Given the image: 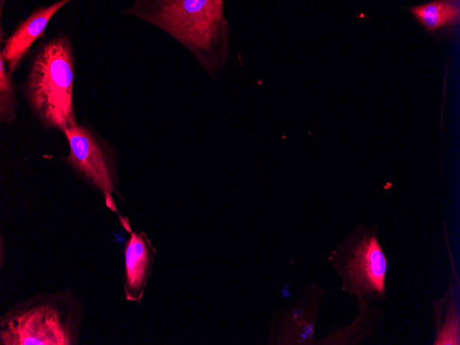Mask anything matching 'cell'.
I'll use <instances>...</instances> for the list:
<instances>
[{
  "instance_id": "6da1fadb",
  "label": "cell",
  "mask_w": 460,
  "mask_h": 345,
  "mask_svg": "<svg viewBox=\"0 0 460 345\" xmlns=\"http://www.w3.org/2000/svg\"><path fill=\"white\" fill-rule=\"evenodd\" d=\"M123 14L138 17L186 47L212 79L225 65L230 28L221 0H136Z\"/></svg>"
},
{
  "instance_id": "7a4b0ae2",
  "label": "cell",
  "mask_w": 460,
  "mask_h": 345,
  "mask_svg": "<svg viewBox=\"0 0 460 345\" xmlns=\"http://www.w3.org/2000/svg\"><path fill=\"white\" fill-rule=\"evenodd\" d=\"M74 78V51L67 34L59 33L34 48L20 90L43 127L64 132L78 125L73 106Z\"/></svg>"
},
{
  "instance_id": "3957f363",
  "label": "cell",
  "mask_w": 460,
  "mask_h": 345,
  "mask_svg": "<svg viewBox=\"0 0 460 345\" xmlns=\"http://www.w3.org/2000/svg\"><path fill=\"white\" fill-rule=\"evenodd\" d=\"M83 308L69 289L20 301L0 317V345H77Z\"/></svg>"
},
{
  "instance_id": "277c9868",
  "label": "cell",
  "mask_w": 460,
  "mask_h": 345,
  "mask_svg": "<svg viewBox=\"0 0 460 345\" xmlns=\"http://www.w3.org/2000/svg\"><path fill=\"white\" fill-rule=\"evenodd\" d=\"M63 133L70 147L66 163L103 194L107 207L122 220L112 196L118 192L114 155L109 144L84 125Z\"/></svg>"
},
{
  "instance_id": "5b68a950",
  "label": "cell",
  "mask_w": 460,
  "mask_h": 345,
  "mask_svg": "<svg viewBox=\"0 0 460 345\" xmlns=\"http://www.w3.org/2000/svg\"><path fill=\"white\" fill-rule=\"evenodd\" d=\"M342 267L352 291L384 293L386 260L375 236L365 235L358 240Z\"/></svg>"
},
{
  "instance_id": "8992f818",
  "label": "cell",
  "mask_w": 460,
  "mask_h": 345,
  "mask_svg": "<svg viewBox=\"0 0 460 345\" xmlns=\"http://www.w3.org/2000/svg\"><path fill=\"white\" fill-rule=\"evenodd\" d=\"M68 2L69 0H60L50 6L37 7L18 23L4 41L0 52L10 74L12 75L20 67L34 42L45 36V28L51 19Z\"/></svg>"
},
{
  "instance_id": "52a82bcc",
  "label": "cell",
  "mask_w": 460,
  "mask_h": 345,
  "mask_svg": "<svg viewBox=\"0 0 460 345\" xmlns=\"http://www.w3.org/2000/svg\"><path fill=\"white\" fill-rule=\"evenodd\" d=\"M129 234L123 251V291L127 301L140 303L157 251L145 233Z\"/></svg>"
},
{
  "instance_id": "ba28073f",
  "label": "cell",
  "mask_w": 460,
  "mask_h": 345,
  "mask_svg": "<svg viewBox=\"0 0 460 345\" xmlns=\"http://www.w3.org/2000/svg\"><path fill=\"white\" fill-rule=\"evenodd\" d=\"M407 9L431 34L439 30L457 24L460 19L459 1L435 0Z\"/></svg>"
},
{
  "instance_id": "9c48e42d",
  "label": "cell",
  "mask_w": 460,
  "mask_h": 345,
  "mask_svg": "<svg viewBox=\"0 0 460 345\" xmlns=\"http://www.w3.org/2000/svg\"><path fill=\"white\" fill-rule=\"evenodd\" d=\"M17 98L12 75L6 68V63L0 54V120L12 124L17 118Z\"/></svg>"
}]
</instances>
